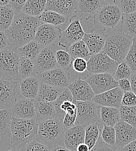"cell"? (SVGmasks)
<instances>
[{
	"mask_svg": "<svg viewBox=\"0 0 136 151\" xmlns=\"http://www.w3.org/2000/svg\"><path fill=\"white\" fill-rule=\"evenodd\" d=\"M76 104V101L68 88H63L54 102L57 117L63 120L66 113L77 109Z\"/></svg>",
	"mask_w": 136,
	"mask_h": 151,
	"instance_id": "cell-15",
	"label": "cell"
},
{
	"mask_svg": "<svg viewBox=\"0 0 136 151\" xmlns=\"http://www.w3.org/2000/svg\"><path fill=\"white\" fill-rule=\"evenodd\" d=\"M124 92L118 87L101 94L95 95L92 101L100 106L112 107L119 109Z\"/></svg>",
	"mask_w": 136,
	"mask_h": 151,
	"instance_id": "cell-20",
	"label": "cell"
},
{
	"mask_svg": "<svg viewBox=\"0 0 136 151\" xmlns=\"http://www.w3.org/2000/svg\"><path fill=\"white\" fill-rule=\"evenodd\" d=\"M4 151H23L22 149H19V148H15V147H9L6 150Z\"/></svg>",
	"mask_w": 136,
	"mask_h": 151,
	"instance_id": "cell-56",
	"label": "cell"
},
{
	"mask_svg": "<svg viewBox=\"0 0 136 151\" xmlns=\"http://www.w3.org/2000/svg\"><path fill=\"white\" fill-rule=\"evenodd\" d=\"M133 73L129 65L124 61L119 65L117 70L113 74V76L117 81H118L122 79L130 80Z\"/></svg>",
	"mask_w": 136,
	"mask_h": 151,
	"instance_id": "cell-40",
	"label": "cell"
},
{
	"mask_svg": "<svg viewBox=\"0 0 136 151\" xmlns=\"http://www.w3.org/2000/svg\"><path fill=\"white\" fill-rule=\"evenodd\" d=\"M62 32L60 26L42 23L37 30L35 41L44 47L55 44L57 42H58Z\"/></svg>",
	"mask_w": 136,
	"mask_h": 151,
	"instance_id": "cell-14",
	"label": "cell"
},
{
	"mask_svg": "<svg viewBox=\"0 0 136 151\" xmlns=\"http://www.w3.org/2000/svg\"><path fill=\"white\" fill-rule=\"evenodd\" d=\"M120 30L133 37H136V12L123 14Z\"/></svg>",
	"mask_w": 136,
	"mask_h": 151,
	"instance_id": "cell-33",
	"label": "cell"
},
{
	"mask_svg": "<svg viewBox=\"0 0 136 151\" xmlns=\"http://www.w3.org/2000/svg\"><path fill=\"white\" fill-rule=\"evenodd\" d=\"M103 2L99 0H79L73 15L77 16L80 20H88L94 17L105 5Z\"/></svg>",
	"mask_w": 136,
	"mask_h": 151,
	"instance_id": "cell-21",
	"label": "cell"
},
{
	"mask_svg": "<svg viewBox=\"0 0 136 151\" xmlns=\"http://www.w3.org/2000/svg\"><path fill=\"white\" fill-rule=\"evenodd\" d=\"M51 151H71L67 149L65 147H57L52 148Z\"/></svg>",
	"mask_w": 136,
	"mask_h": 151,
	"instance_id": "cell-54",
	"label": "cell"
},
{
	"mask_svg": "<svg viewBox=\"0 0 136 151\" xmlns=\"http://www.w3.org/2000/svg\"><path fill=\"white\" fill-rule=\"evenodd\" d=\"M10 0H0V6H5L8 5L9 4Z\"/></svg>",
	"mask_w": 136,
	"mask_h": 151,
	"instance_id": "cell-55",
	"label": "cell"
},
{
	"mask_svg": "<svg viewBox=\"0 0 136 151\" xmlns=\"http://www.w3.org/2000/svg\"><path fill=\"white\" fill-rule=\"evenodd\" d=\"M39 17H33L24 14L16 15L10 27L5 32L9 47L17 50L35 40L37 30L41 24Z\"/></svg>",
	"mask_w": 136,
	"mask_h": 151,
	"instance_id": "cell-1",
	"label": "cell"
},
{
	"mask_svg": "<svg viewBox=\"0 0 136 151\" xmlns=\"http://www.w3.org/2000/svg\"><path fill=\"white\" fill-rule=\"evenodd\" d=\"M55 44L45 47L35 62L37 75L58 68Z\"/></svg>",
	"mask_w": 136,
	"mask_h": 151,
	"instance_id": "cell-12",
	"label": "cell"
},
{
	"mask_svg": "<svg viewBox=\"0 0 136 151\" xmlns=\"http://www.w3.org/2000/svg\"><path fill=\"white\" fill-rule=\"evenodd\" d=\"M122 105L126 106H136V95L133 91L124 92L122 100Z\"/></svg>",
	"mask_w": 136,
	"mask_h": 151,
	"instance_id": "cell-45",
	"label": "cell"
},
{
	"mask_svg": "<svg viewBox=\"0 0 136 151\" xmlns=\"http://www.w3.org/2000/svg\"><path fill=\"white\" fill-rule=\"evenodd\" d=\"M77 119V109L66 113L63 120V125L66 130L75 126Z\"/></svg>",
	"mask_w": 136,
	"mask_h": 151,
	"instance_id": "cell-43",
	"label": "cell"
},
{
	"mask_svg": "<svg viewBox=\"0 0 136 151\" xmlns=\"http://www.w3.org/2000/svg\"><path fill=\"white\" fill-rule=\"evenodd\" d=\"M46 4L45 0H27L22 13L33 17H39L45 11Z\"/></svg>",
	"mask_w": 136,
	"mask_h": 151,
	"instance_id": "cell-30",
	"label": "cell"
},
{
	"mask_svg": "<svg viewBox=\"0 0 136 151\" xmlns=\"http://www.w3.org/2000/svg\"><path fill=\"white\" fill-rule=\"evenodd\" d=\"M78 3V0H47L45 11L55 12L69 20L73 17Z\"/></svg>",
	"mask_w": 136,
	"mask_h": 151,
	"instance_id": "cell-16",
	"label": "cell"
},
{
	"mask_svg": "<svg viewBox=\"0 0 136 151\" xmlns=\"http://www.w3.org/2000/svg\"><path fill=\"white\" fill-rule=\"evenodd\" d=\"M38 127L39 123L35 119H20L12 116L11 147L22 150L27 144L36 140Z\"/></svg>",
	"mask_w": 136,
	"mask_h": 151,
	"instance_id": "cell-3",
	"label": "cell"
},
{
	"mask_svg": "<svg viewBox=\"0 0 136 151\" xmlns=\"http://www.w3.org/2000/svg\"><path fill=\"white\" fill-rule=\"evenodd\" d=\"M124 62L129 65L133 73L136 72V37L133 38V44L125 58Z\"/></svg>",
	"mask_w": 136,
	"mask_h": 151,
	"instance_id": "cell-42",
	"label": "cell"
},
{
	"mask_svg": "<svg viewBox=\"0 0 136 151\" xmlns=\"http://www.w3.org/2000/svg\"><path fill=\"white\" fill-rule=\"evenodd\" d=\"M132 91L136 95V72L134 73L130 78Z\"/></svg>",
	"mask_w": 136,
	"mask_h": 151,
	"instance_id": "cell-52",
	"label": "cell"
},
{
	"mask_svg": "<svg viewBox=\"0 0 136 151\" xmlns=\"http://www.w3.org/2000/svg\"><path fill=\"white\" fill-rule=\"evenodd\" d=\"M82 40L85 42L91 55L93 56L103 51L106 36L102 32L95 28L91 30V33H86Z\"/></svg>",
	"mask_w": 136,
	"mask_h": 151,
	"instance_id": "cell-23",
	"label": "cell"
},
{
	"mask_svg": "<svg viewBox=\"0 0 136 151\" xmlns=\"http://www.w3.org/2000/svg\"><path fill=\"white\" fill-rule=\"evenodd\" d=\"M101 124V122L99 121L86 128L84 143L88 145L90 151L95 148L96 143L101 135L102 130L100 126Z\"/></svg>",
	"mask_w": 136,
	"mask_h": 151,
	"instance_id": "cell-29",
	"label": "cell"
},
{
	"mask_svg": "<svg viewBox=\"0 0 136 151\" xmlns=\"http://www.w3.org/2000/svg\"><path fill=\"white\" fill-rule=\"evenodd\" d=\"M120 151H136V139L124 147Z\"/></svg>",
	"mask_w": 136,
	"mask_h": 151,
	"instance_id": "cell-51",
	"label": "cell"
},
{
	"mask_svg": "<svg viewBox=\"0 0 136 151\" xmlns=\"http://www.w3.org/2000/svg\"><path fill=\"white\" fill-rule=\"evenodd\" d=\"M12 116L11 109H0V139L11 127Z\"/></svg>",
	"mask_w": 136,
	"mask_h": 151,
	"instance_id": "cell-38",
	"label": "cell"
},
{
	"mask_svg": "<svg viewBox=\"0 0 136 151\" xmlns=\"http://www.w3.org/2000/svg\"><path fill=\"white\" fill-rule=\"evenodd\" d=\"M120 121L119 109L101 106L100 122L104 126L115 127Z\"/></svg>",
	"mask_w": 136,
	"mask_h": 151,
	"instance_id": "cell-27",
	"label": "cell"
},
{
	"mask_svg": "<svg viewBox=\"0 0 136 151\" xmlns=\"http://www.w3.org/2000/svg\"><path fill=\"white\" fill-rule=\"evenodd\" d=\"M69 20V24L66 29L62 32L59 40L58 45L68 52L70 47L74 43L83 40L86 33L82 27L80 19L73 15Z\"/></svg>",
	"mask_w": 136,
	"mask_h": 151,
	"instance_id": "cell-8",
	"label": "cell"
},
{
	"mask_svg": "<svg viewBox=\"0 0 136 151\" xmlns=\"http://www.w3.org/2000/svg\"><path fill=\"white\" fill-rule=\"evenodd\" d=\"M18 70L20 80L37 76L35 62L26 58H20Z\"/></svg>",
	"mask_w": 136,
	"mask_h": 151,
	"instance_id": "cell-31",
	"label": "cell"
},
{
	"mask_svg": "<svg viewBox=\"0 0 136 151\" xmlns=\"http://www.w3.org/2000/svg\"><path fill=\"white\" fill-rule=\"evenodd\" d=\"M76 125L87 127L100 121L101 106L93 101H76Z\"/></svg>",
	"mask_w": 136,
	"mask_h": 151,
	"instance_id": "cell-7",
	"label": "cell"
},
{
	"mask_svg": "<svg viewBox=\"0 0 136 151\" xmlns=\"http://www.w3.org/2000/svg\"><path fill=\"white\" fill-rule=\"evenodd\" d=\"M21 98L36 100L41 82L37 76H33L19 81Z\"/></svg>",
	"mask_w": 136,
	"mask_h": 151,
	"instance_id": "cell-24",
	"label": "cell"
},
{
	"mask_svg": "<svg viewBox=\"0 0 136 151\" xmlns=\"http://www.w3.org/2000/svg\"><path fill=\"white\" fill-rule=\"evenodd\" d=\"M68 88L76 101H92L96 95L89 84L80 78L71 82Z\"/></svg>",
	"mask_w": 136,
	"mask_h": 151,
	"instance_id": "cell-17",
	"label": "cell"
},
{
	"mask_svg": "<svg viewBox=\"0 0 136 151\" xmlns=\"http://www.w3.org/2000/svg\"><path fill=\"white\" fill-rule=\"evenodd\" d=\"M113 2L119 8L123 14L136 12V0H116Z\"/></svg>",
	"mask_w": 136,
	"mask_h": 151,
	"instance_id": "cell-41",
	"label": "cell"
},
{
	"mask_svg": "<svg viewBox=\"0 0 136 151\" xmlns=\"http://www.w3.org/2000/svg\"><path fill=\"white\" fill-rule=\"evenodd\" d=\"M26 0H10L9 5L14 12L15 15H19L22 13V11Z\"/></svg>",
	"mask_w": 136,
	"mask_h": 151,
	"instance_id": "cell-47",
	"label": "cell"
},
{
	"mask_svg": "<svg viewBox=\"0 0 136 151\" xmlns=\"http://www.w3.org/2000/svg\"><path fill=\"white\" fill-rule=\"evenodd\" d=\"M76 151H90L89 147L85 143L80 144L77 148Z\"/></svg>",
	"mask_w": 136,
	"mask_h": 151,
	"instance_id": "cell-53",
	"label": "cell"
},
{
	"mask_svg": "<svg viewBox=\"0 0 136 151\" xmlns=\"http://www.w3.org/2000/svg\"><path fill=\"white\" fill-rule=\"evenodd\" d=\"M101 137L103 142L111 147L117 149L116 132L114 127L104 126L102 129Z\"/></svg>",
	"mask_w": 136,
	"mask_h": 151,
	"instance_id": "cell-39",
	"label": "cell"
},
{
	"mask_svg": "<svg viewBox=\"0 0 136 151\" xmlns=\"http://www.w3.org/2000/svg\"><path fill=\"white\" fill-rule=\"evenodd\" d=\"M37 76L39 77L41 83L60 89L68 87L71 83L69 73L59 68L40 73Z\"/></svg>",
	"mask_w": 136,
	"mask_h": 151,
	"instance_id": "cell-13",
	"label": "cell"
},
{
	"mask_svg": "<svg viewBox=\"0 0 136 151\" xmlns=\"http://www.w3.org/2000/svg\"><path fill=\"white\" fill-rule=\"evenodd\" d=\"M91 151H120L117 149L111 147L104 142H100L97 146Z\"/></svg>",
	"mask_w": 136,
	"mask_h": 151,
	"instance_id": "cell-49",
	"label": "cell"
},
{
	"mask_svg": "<svg viewBox=\"0 0 136 151\" xmlns=\"http://www.w3.org/2000/svg\"><path fill=\"white\" fill-rule=\"evenodd\" d=\"M39 18L41 23L49 24L55 26H60L68 20L58 13L51 11H45L39 17Z\"/></svg>",
	"mask_w": 136,
	"mask_h": 151,
	"instance_id": "cell-35",
	"label": "cell"
},
{
	"mask_svg": "<svg viewBox=\"0 0 136 151\" xmlns=\"http://www.w3.org/2000/svg\"><path fill=\"white\" fill-rule=\"evenodd\" d=\"M12 116L17 119L32 120L36 119L35 100L20 98L11 108Z\"/></svg>",
	"mask_w": 136,
	"mask_h": 151,
	"instance_id": "cell-19",
	"label": "cell"
},
{
	"mask_svg": "<svg viewBox=\"0 0 136 151\" xmlns=\"http://www.w3.org/2000/svg\"><path fill=\"white\" fill-rule=\"evenodd\" d=\"M20 58L18 50L9 47L0 52V78L19 81Z\"/></svg>",
	"mask_w": 136,
	"mask_h": 151,
	"instance_id": "cell-6",
	"label": "cell"
},
{
	"mask_svg": "<svg viewBox=\"0 0 136 151\" xmlns=\"http://www.w3.org/2000/svg\"><path fill=\"white\" fill-rule=\"evenodd\" d=\"M65 132L63 120L56 117L39 123L36 140L51 148L65 147Z\"/></svg>",
	"mask_w": 136,
	"mask_h": 151,
	"instance_id": "cell-2",
	"label": "cell"
},
{
	"mask_svg": "<svg viewBox=\"0 0 136 151\" xmlns=\"http://www.w3.org/2000/svg\"><path fill=\"white\" fill-rule=\"evenodd\" d=\"M35 120L39 123L57 117L54 102H38L35 101Z\"/></svg>",
	"mask_w": 136,
	"mask_h": 151,
	"instance_id": "cell-25",
	"label": "cell"
},
{
	"mask_svg": "<svg viewBox=\"0 0 136 151\" xmlns=\"http://www.w3.org/2000/svg\"><path fill=\"white\" fill-rule=\"evenodd\" d=\"M15 16L14 11L9 5L0 6V31L5 32L10 27Z\"/></svg>",
	"mask_w": 136,
	"mask_h": 151,
	"instance_id": "cell-34",
	"label": "cell"
},
{
	"mask_svg": "<svg viewBox=\"0 0 136 151\" xmlns=\"http://www.w3.org/2000/svg\"><path fill=\"white\" fill-rule=\"evenodd\" d=\"M119 65V63L102 51L90 58L88 61L87 70L90 74L113 75Z\"/></svg>",
	"mask_w": 136,
	"mask_h": 151,
	"instance_id": "cell-9",
	"label": "cell"
},
{
	"mask_svg": "<svg viewBox=\"0 0 136 151\" xmlns=\"http://www.w3.org/2000/svg\"><path fill=\"white\" fill-rule=\"evenodd\" d=\"M133 38L120 30H114L106 36L102 51L120 64L124 61L133 44Z\"/></svg>",
	"mask_w": 136,
	"mask_h": 151,
	"instance_id": "cell-4",
	"label": "cell"
},
{
	"mask_svg": "<svg viewBox=\"0 0 136 151\" xmlns=\"http://www.w3.org/2000/svg\"><path fill=\"white\" fill-rule=\"evenodd\" d=\"M68 52L73 60L77 58H83L89 61L92 56L87 46L83 40L72 44L70 47Z\"/></svg>",
	"mask_w": 136,
	"mask_h": 151,
	"instance_id": "cell-32",
	"label": "cell"
},
{
	"mask_svg": "<svg viewBox=\"0 0 136 151\" xmlns=\"http://www.w3.org/2000/svg\"><path fill=\"white\" fill-rule=\"evenodd\" d=\"M56 59L59 68L65 71L71 68L73 65V59L69 53L65 50H59L56 52Z\"/></svg>",
	"mask_w": 136,
	"mask_h": 151,
	"instance_id": "cell-37",
	"label": "cell"
},
{
	"mask_svg": "<svg viewBox=\"0 0 136 151\" xmlns=\"http://www.w3.org/2000/svg\"><path fill=\"white\" fill-rule=\"evenodd\" d=\"M52 148H49L39 142L34 140L27 144L22 149L23 151H51Z\"/></svg>",
	"mask_w": 136,
	"mask_h": 151,
	"instance_id": "cell-44",
	"label": "cell"
},
{
	"mask_svg": "<svg viewBox=\"0 0 136 151\" xmlns=\"http://www.w3.org/2000/svg\"><path fill=\"white\" fill-rule=\"evenodd\" d=\"M44 47L42 45L34 40L17 50L20 57L26 58L35 62Z\"/></svg>",
	"mask_w": 136,
	"mask_h": 151,
	"instance_id": "cell-28",
	"label": "cell"
},
{
	"mask_svg": "<svg viewBox=\"0 0 136 151\" xmlns=\"http://www.w3.org/2000/svg\"><path fill=\"white\" fill-rule=\"evenodd\" d=\"M86 127L77 125L67 130L65 134V147L71 151H76L78 146L84 143Z\"/></svg>",
	"mask_w": 136,
	"mask_h": 151,
	"instance_id": "cell-22",
	"label": "cell"
},
{
	"mask_svg": "<svg viewBox=\"0 0 136 151\" xmlns=\"http://www.w3.org/2000/svg\"><path fill=\"white\" fill-rule=\"evenodd\" d=\"M116 132L117 148L120 151L124 147L136 139V128L120 121L114 127Z\"/></svg>",
	"mask_w": 136,
	"mask_h": 151,
	"instance_id": "cell-18",
	"label": "cell"
},
{
	"mask_svg": "<svg viewBox=\"0 0 136 151\" xmlns=\"http://www.w3.org/2000/svg\"><path fill=\"white\" fill-rule=\"evenodd\" d=\"M72 66L75 71L82 73L87 70L88 61L83 58L75 59L73 61Z\"/></svg>",
	"mask_w": 136,
	"mask_h": 151,
	"instance_id": "cell-46",
	"label": "cell"
},
{
	"mask_svg": "<svg viewBox=\"0 0 136 151\" xmlns=\"http://www.w3.org/2000/svg\"><path fill=\"white\" fill-rule=\"evenodd\" d=\"M120 121L126 122L136 128V106L121 105L119 108Z\"/></svg>",
	"mask_w": 136,
	"mask_h": 151,
	"instance_id": "cell-36",
	"label": "cell"
},
{
	"mask_svg": "<svg viewBox=\"0 0 136 151\" xmlns=\"http://www.w3.org/2000/svg\"><path fill=\"white\" fill-rule=\"evenodd\" d=\"M8 47V41L5 32L0 31V52Z\"/></svg>",
	"mask_w": 136,
	"mask_h": 151,
	"instance_id": "cell-50",
	"label": "cell"
},
{
	"mask_svg": "<svg viewBox=\"0 0 136 151\" xmlns=\"http://www.w3.org/2000/svg\"><path fill=\"white\" fill-rule=\"evenodd\" d=\"M84 80L89 84L96 95L119 87L118 81L112 74H90Z\"/></svg>",
	"mask_w": 136,
	"mask_h": 151,
	"instance_id": "cell-11",
	"label": "cell"
},
{
	"mask_svg": "<svg viewBox=\"0 0 136 151\" xmlns=\"http://www.w3.org/2000/svg\"><path fill=\"white\" fill-rule=\"evenodd\" d=\"M123 14L114 3L105 4L94 16L96 28L104 32L106 30H114L122 22Z\"/></svg>",
	"mask_w": 136,
	"mask_h": 151,
	"instance_id": "cell-5",
	"label": "cell"
},
{
	"mask_svg": "<svg viewBox=\"0 0 136 151\" xmlns=\"http://www.w3.org/2000/svg\"><path fill=\"white\" fill-rule=\"evenodd\" d=\"M19 81L0 78V109H9L19 99Z\"/></svg>",
	"mask_w": 136,
	"mask_h": 151,
	"instance_id": "cell-10",
	"label": "cell"
},
{
	"mask_svg": "<svg viewBox=\"0 0 136 151\" xmlns=\"http://www.w3.org/2000/svg\"><path fill=\"white\" fill-rule=\"evenodd\" d=\"M63 89L41 83L36 101L54 102Z\"/></svg>",
	"mask_w": 136,
	"mask_h": 151,
	"instance_id": "cell-26",
	"label": "cell"
},
{
	"mask_svg": "<svg viewBox=\"0 0 136 151\" xmlns=\"http://www.w3.org/2000/svg\"><path fill=\"white\" fill-rule=\"evenodd\" d=\"M119 87L124 93L128 91H132L130 80L122 79L118 81Z\"/></svg>",
	"mask_w": 136,
	"mask_h": 151,
	"instance_id": "cell-48",
	"label": "cell"
}]
</instances>
